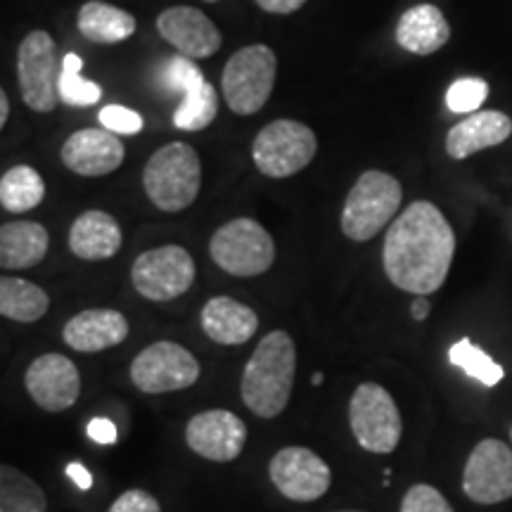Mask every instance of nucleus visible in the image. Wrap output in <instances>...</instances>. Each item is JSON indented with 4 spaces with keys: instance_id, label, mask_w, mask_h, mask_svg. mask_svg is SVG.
<instances>
[{
    "instance_id": "obj_1",
    "label": "nucleus",
    "mask_w": 512,
    "mask_h": 512,
    "mask_svg": "<svg viewBox=\"0 0 512 512\" xmlns=\"http://www.w3.org/2000/svg\"><path fill=\"white\" fill-rule=\"evenodd\" d=\"M456 254V235L432 202L418 200L389 226L382 264L389 283L403 292L427 297L446 283Z\"/></svg>"
},
{
    "instance_id": "obj_2",
    "label": "nucleus",
    "mask_w": 512,
    "mask_h": 512,
    "mask_svg": "<svg viewBox=\"0 0 512 512\" xmlns=\"http://www.w3.org/2000/svg\"><path fill=\"white\" fill-rule=\"evenodd\" d=\"M297 375V347L285 330H273L256 344L242 370L240 392L256 418H278L290 403Z\"/></svg>"
},
{
    "instance_id": "obj_3",
    "label": "nucleus",
    "mask_w": 512,
    "mask_h": 512,
    "mask_svg": "<svg viewBox=\"0 0 512 512\" xmlns=\"http://www.w3.org/2000/svg\"><path fill=\"white\" fill-rule=\"evenodd\" d=\"M143 188L162 211H183L197 200L202 188V162L188 143H169L147 159Z\"/></svg>"
},
{
    "instance_id": "obj_4",
    "label": "nucleus",
    "mask_w": 512,
    "mask_h": 512,
    "mask_svg": "<svg viewBox=\"0 0 512 512\" xmlns=\"http://www.w3.org/2000/svg\"><path fill=\"white\" fill-rule=\"evenodd\" d=\"M403 200V188L392 174L370 169L358 176L349 190L342 209V233L354 242L373 240L394 214Z\"/></svg>"
},
{
    "instance_id": "obj_5",
    "label": "nucleus",
    "mask_w": 512,
    "mask_h": 512,
    "mask_svg": "<svg viewBox=\"0 0 512 512\" xmlns=\"http://www.w3.org/2000/svg\"><path fill=\"white\" fill-rule=\"evenodd\" d=\"M278 74V57L268 46H247L235 53L223 67V98L230 112L249 117L256 114L271 98Z\"/></svg>"
},
{
    "instance_id": "obj_6",
    "label": "nucleus",
    "mask_w": 512,
    "mask_h": 512,
    "mask_svg": "<svg viewBox=\"0 0 512 512\" xmlns=\"http://www.w3.org/2000/svg\"><path fill=\"white\" fill-rule=\"evenodd\" d=\"M209 252L221 271L235 278H256L273 266L275 242L254 219H233L211 235Z\"/></svg>"
},
{
    "instance_id": "obj_7",
    "label": "nucleus",
    "mask_w": 512,
    "mask_h": 512,
    "mask_svg": "<svg viewBox=\"0 0 512 512\" xmlns=\"http://www.w3.org/2000/svg\"><path fill=\"white\" fill-rule=\"evenodd\" d=\"M318 138L302 121L278 119L256 133L252 159L256 169L268 178H287L299 174L313 162Z\"/></svg>"
},
{
    "instance_id": "obj_8",
    "label": "nucleus",
    "mask_w": 512,
    "mask_h": 512,
    "mask_svg": "<svg viewBox=\"0 0 512 512\" xmlns=\"http://www.w3.org/2000/svg\"><path fill=\"white\" fill-rule=\"evenodd\" d=\"M349 425L358 446L387 456L401 441L403 422L392 394L375 382L358 384L349 401Z\"/></svg>"
},
{
    "instance_id": "obj_9",
    "label": "nucleus",
    "mask_w": 512,
    "mask_h": 512,
    "mask_svg": "<svg viewBox=\"0 0 512 512\" xmlns=\"http://www.w3.org/2000/svg\"><path fill=\"white\" fill-rule=\"evenodd\" d=\"M62 60L48 31H31L17 50V81L22 100L34 112H53L60 100Z\"/></svg>"
},
{
    "instance_id": "obj_10",
    "label": "nucleus",
    "mask_w": 512,
    "mask_h": 512,
    "mask_svg": "<svg viewBox=\"0 0 512 512\" xmlns=\"http://www.w3.org/2000/svg\"><path fill=\"white\" fill-rule=\"evenodd\" d=\"M133 287L150 302H171L195 283V261L188 249L164 245L147 249L131 266Z\"/></svg>"
},
{
    "instance_id": "obj_11",
    "label": "nucleus",
    "mask_w": 512,
    "mask_h": 512,
    "mask_svg": "<svg viewBox=\"0 0 512 512\" xmlns=\"http://www.w3.org/2000/svg\"><path fill=\"white\" fill-rule=\"evenodd\" d=\"M200 361L176 342H155L131 363V380L145 394L183 392L200 380Z\"/></svg>"
},
{
    "instance_id": "obj_12",
    "label": "nucleus",
    "mask_w": 512,
    "mask_h": 512,
    "mask_svg": "<svg viewBox=\"0 0 512 512\" xmlns=\"http://www.w3.org/2000/svg\"><path fill=\"white\" fill-rule=\"evenodd\" d=\"M268 475L280 494L297 503L318 501L332 484L330 465L304 446L280 448L268 463Z\"/></svg>"
},
{
    "instance_id": "obj_13",
    "label": "nucleus",
    "mask_w": 512,
    "mask_h": 512,
    "mask_svg": "<svg viewBox=\"0 0 512 512\" xmlns=\"http://www.w3.org/2000/svg\"><path fill=\"white\" fill-rule=\"evenodd\" d=\"M463 491L479 505L512 498V448L498 439L479 441L465 463Z\"/></svg>"
},
{
    "instance_id": "obj_14",
    "label": "nucleus",
    "mask_w": 512,
    "mask_h": 512,
    "mask_svg": "<svg viewBox=\"0 0 512 512\" xmlns=\"http://www.w3.org/2000/svg\"><path fill=\"white\" fill-rule=\"evenodd\" d=\"M24 387L38 408L62 413L72 408L81 394V373L62 354H43L31 361L24 375Z\"/></svg>"
},
{
    "instance_id": "obj_15",
    "label": "nucleus",
    "mask_w": 512,
    "mask_h": 512,
    "mask_svg": "<svg viewBox=\"0 0 512 512\" xmlns=\"http://www.w3.org/2000/svg\"><path fill=\"white\" fill-rule=\"evenodd\" d=\"M185 441L190 451L214 463H230L242 453L247 441V427L238 415L211 408L192 415L185 425Z\"/></svg>"
},
{
    "instance_id": "obj_16",
    "label": "nucleus",
    "mask_w": 512,
    "mask_h": 512,
    "mask_svg": "<svg viewBox=\"0 0 512 512\" xmlns=\"http://www.w3.org/2000/svg\"><path fill=\"white\" fill-rule=\"evenodd\" d=\"M126 150L117 133L107 128H83L62 145V162L79 176H107L124 164Z\"/></svg>"
},
{
    "instance_id": "obj_17",
    "label": "nucleus",
    "mask_w": 512,
    "mask_h": 512,
    "mask_svg": "<svg viewBox=\"0 0 512 512\" xmlns=\"http://www.w3.org/2000/svg\"><path fill=\"white\" fill-rule=\"evenodd\" d=\"M157 31L178 53L192 60H207L221 48V31L202 10L176 5L157 17Z\"/></svg>"
},
{
    "instance_id": "obj_18",
    "label": "nucleus",
    "mask_w": 512,
    "mask_h": 512,
    "mask_svg": "<svg viewBox=\"0 0 512 512\" xmlns=\"http://www.w3.org/2000/svg\"><path fill=\"white\" fill-rule=\"evenodd\" d=\"M128 337V320L114 309H86L67 320L62 339L79 354H98L112 349Z\"/></svg>"
},
{
    "instance_id": "obj_19",
    "label": "nucleus",
    "mask_w": 512,
    "mask_h": 512,
    "mask_svg": "<svg viewBox=\"0 0 512 512\" xmlns=\"http://www.w3.org/2000/svg\"><path fill=\"white\" fill-rule=\"evenodd\" d=\"M512 136V119L501 110L467 114L448 131L446 152L453 159H467L486 147H496Z\"/></svg>"
},
{
    "instance_id": "obj_20",
    "label": "nucleus",
    "mask_w": 512,
    "mask_h": 512,
    "mask_svg": "<svg viewBox=\"0 0 512 512\" xmlns=\"http://www.w3.org/2000/svg\"><path fill=\"white\" fill-rule=\"evenodd\" d=\"M202 330L211 342L238 347L249 342L259 328V316L233 297H211L200 316Z\"/></svg>"
},
{
    "instance_id": "obj_21",
    "label": "nucleus",
    "mask_w": 512,
    "mask_h": 512,
    "mask_svg": "<svg viewBox=\"0 0 512 512\" xmlns=\"http://www.w3.org/2000/svg\"><path fill=\"white\" fill-rule=\"evenodd\" d=\"M451 38L444 12L437 5L420 3L403 12L399 24H396V43L413 55H432L444 48Z\"/></svg>"
},
{
    "instance_id": "obj_22",
    "label": "nucleus",
    "mask_w": 512,
    "mask_h": 512,
    "mask_svg": "<svg viewBox=\"0 0 512 512\" xmlns=\"http://www.w3.org/2000/svg\"><path fill=\"white\" fill-rule=\"evenodd\" d=\"M121 228L107 211H83L69 230V249L83 261L112 259L121 249Z\"/></svg>"
},
{
    "instance_id": "obj_23",
    "label": "nucleus",
    "mask_w": 512,
    "mask_h": 512,
    "mask_svg": "<svg viewBox=\"0 0 512 512\" xmlns=\"http://www.w3.org/2000/svg\"><path fill=\"white\" fill-rule=\"evenodd\" d=\"M48 230L36 221H15L0 228V266L8 271L31 268L46 259Z\"/></svg>"
},
{
    "instance_id": "obj_24",
    "label": "nucleus",
    "mask_w": 512,
    "mask_h": 512,
    "mask_svg": "<svg viewBox=\"0 0 512 512\" xmlns=\"http://www.w3.org/2000/svg\"><path fill=\"white\" fill-rule=\"evenodd\" d=\"M79 31L88 41L114 46L136 34V17L102 0H91L79 10Z\"/></svg>"
},
{
    "instance_id": "obj_25",
    "label": "nucleus",
    "mask_w": 512,
    "mask_h": 512,
    "mask_svg": "<svg viewBox=\"0 0 512 512\" xmlns=\"http://www.w3.org/2000/svg\"><path fill=\"white\" fill-rule=\"evenodd\" d=\"M50 299L36 283L22 278L0 280V313L15 323H36L48 313Z\"/></svg>"
},
{
    "instance_id": "obj_26",
    "label": "nucleus",
    "mask_w": 512,
    "mask_h": 512,
    "mask_svg": "<svg viewBox=\"0 0 512 512\" xmlns=\"http://www.w3.org/2000/svg\"><path fill=\"white\" fill-rule=\"evenodd\" d=\"M46 197V183L34 166L19 164L0 178V204L12 214L36 209Z\"/></svg>"
},
{
    "instance_id": "obj_27",
    "label": "nucleus",
    "mask_w": 512,
    "mask_h": 512,
    "mask_svg": "<svg viewBox=\"0 0 512 512\" xmlns=\"http://www.w3.org/2000/svg\"><path fill=\"white\" fill-rule=\"evenodd\" d=\"M0 512H48L43 489L12 465L0 467Z\"/></svg>"
},
{
    "instance_id": "obj_28",
    "label": "nucleus",
    "mask_w": 512,
    "mask_h": 512,
    "mask_svg": "<svg viewBox=\"0 0 512 512\" xmlns=\"http://www.w3.org/2000/svg\"><path fill=\"white\" fill-rule=\"evenodd\" d=\"M216 110H219V98H216L214 86L204 81L200 86L190 88L188 93H183L174 112V124L181 131H202L214 121Z\"/></svg>"
},
{
    "instance_id": "obj_29",
    "label": "nucleus",
    "mask_w": 512,
    "mask_h": 512,
    "mask_svg": "<svg viewBox=\"0 0 512 512\" xmlns=\"http://www.w3.org/2000/svg\"><path fill=\"white\" fill-rule=\"evenodd\" d=\"M448 361L451 366L463 370L465 375H470L472 380L482 382L484 387H496L498 382L505 377V370L491 358L486 351H482L470 339H460L448 349Z\"/></svg>"
},
{
    "instance_id": "obj_30",
    "label": "nucleus",
    "mask_w": 512,
    "mask_h": 512,
    "mask_svg": "<svg viewBox=\"0 0 512 512\" xmlns=\"http://www.w3.org/2000/svg\"><path fill=\"white\" fill-rule=\"evenodd\" d=\"M83 60L76 53H67L62 57L60 74V100L69 107H91L102 98V88L95 81L81 76Z\"/></svg>"
},
{
    "instance_id": "obj_31",
    "label": "nucleus",
    "mask_w": 512,
    "mask_h": 512,
    "mask_svg": "<svg viewBox=\"0 0 512 512\" xmlns=\"http://www.w3.org/2000/svg\"><path fill=\"white\" fill-rule=\"evenodd\" d=\"M486 98H489V83L484 79H475V76H467V79L451 83L446 93V105L451 112L467 114L477 112Z\"/></svg>"
},
{
    "instance_id": "obj_32",
    "label": "nucleus",
    "mask_w": 512,
    "mask_h": 512,
    "mask_svg": "<svg viewBox=\"0 0 512 512\" xmlns=\"http://www.w3.org/2000/svg\"><path fill=\"white\" fill-rule=\"evenodd\" d=\"M162 81H164L166 91L183 95V93H188L190 88L200 86V83H204L207 79H204L202 69L197 67L192 57L176 55V57H171V60L164 64Z\"/></svg>"
},
{
    "instance_id": "obj_33",
    "label": "nucleus",
    "mask_w": 512,
    "mask_h": 512,
    "mask_svg": "<svg viewBox=\"0 0 512 512\" xmlns=\"http://www.w3.org/2000/svg\"><path fill=\"white\" fill-rule=\"evenodd\" d=\"M401 512H453V508L434 486L415 484L403 496Z\"/></svg>"
},
{
    "instance_id": "obj_34",
    "label": "nucleus",
    "mask_w": 512,
    "mask_h": 512,
    "mask_svg": "<svg viewBox=\"0 0 512 512\" xmlns=\"http://www.w3.org/2000/svg\"><path fill=\"white\" fill-rule=\"evenodd\" d=\"M102 128L117 133V136H136L143 131V117L136 110H128L124 105H107L98 114Z\"/></svg>"
},
{
    "instance_id": "obj_35",
    "label": "nucleus",
    "mask_w": 512,
    "mask_h": 512,
    "mask_svg": "<svg viewBox=\"0 0 512 512\" xmlns=\"http://www.w3.org/2000/svg\"><path fill=\"white\" fill-rule=\"evenodd\" d=\"M107 512H162V505H159L155 496L147 494V491L131 489L124 491Z\"/></svg>"
},
{
    "instance_id": "obj_36",
    "label": "nucleus",
    "mask_w": 512,
    "mask_h": 512,
    "mask_svg": "<svg viewBox=\"0 0 512 512\" xmlns=\"http://www.w3.org/2000/svg\"><path fill=\"white\" fill-rule=\"evenodd\" d=\"M88 437L98 444H117V425L110 418H93L88 422Z\"/></svg>"
},
{
    "instance_id": "obj_37",
    "label": "nucleus",
    "mask_w": 512,
    "mask_h": 512,
    "mask_svg": "<svg viewBox=\"0 0 512 512\" xmlns=\"http://www.w3.org/2000/svg\"><path fill=\"white\" fill-rule=\"evenodd\" d=\"M256 5L271 15H292V12L304 8L306 0H256Z\"/></svg>"
},
{
    "instance_id": "obj_38",
    "label": "nucleus",
    "mask_w": 512,
    "mask_h": 512,
    "mask_svg": "<svg viewBox=\"0 0 512 512\" xmlns=\"http://www.w3.org/2000/svg\"><path fill=\"white\" fill-rule=\"evenodd\" d=\"M67 477L72 479V482L79 486L81 491H88L93 486V475L91 472H88V467L86 465H81V463H69L67 465Z\"/></svg>"
},
{
    "instance_id": "obj_39",
    "label": "nucleus",
    "mask_w": 512,
    "mask_h": 512,
    "mask_svg": "<svg viewBox=\"0 0 512 512\" xmlns=\"http://www.w3.org/2000/svg\"><path fill=\"white\" fill-rule=\"evenodd\" d=\"M430 311H432V306H430V302H427V297H418L411 304V316L415 320H427V316H430Z\"/></svg>"
},
{
    "instance_id": "obj_40",
    "label": "nucleus",
    "mask_w": 512,
    "mask_h": 512,
    "mask_svg": "<svg viewBox=\"0 0 512 512\" xmlns=\"http://www.w3.org/2000/svg\"><path fill=\"white\" fill-rule=\"evenodd\" d=\"M10 117V102H8V93L0 91V126L8 124Z\"/></svg>"
},
{
    "instance_id": "obj_41",
    "label": "nucleus",
    "mask_w": 512,
    "mask_h": 512,
    "mask_svg": "<svg viewBox=\"0 0 512 512\" xmlns=\"http://www.w3.org/2000/svg\"><path fill=\"white\" fill-rule=\"evenodd\" d=\"M313 384H316V387H320V384H323V373H318L316 377H313Z\"/></svg>"
},
{
    "instance_id": "obj_42",
    "label": "nucleus",
    "mask_w": 512,
    "mask_h": 512,
    "mask_svg": "<svg viewBox=\"0 0 512 512\" xmlns=\"http://www.w3.org/2000/svg\"><path fill=\"white\" fill-rule=\"evenodd\" d=\"M207 3H216V0H207Z\"/></svg>"
},
{
    "instance_id": "obj_43",
    "label": "nucleus",
    "mask_w": 512,
    "mask_h": 512,
    "mask_svg": "<svg viewBox=\"0 0 512 512\" xmlns=\"http://www.w3.org/2000/svg\"><path fill=\"white\" fill-rule=\"evenodd\" d=\"M344 512H354V510H344Z\"/></svg>"
},
{
    "instance_id": "obj_44",
    "label": "nucleus",
    "mask_w": 512,
    "mask_h": 512,
    "mask_svg": "<svg viewBox=\"0 0 512 512\" xmlns=\"http://www.w3.org/2000/svg\"><path fill=\"white\" fill-rule=\"evenodd\" d=\"M510 439H512V430H510Z\"/></svg>"
}]
</instances>
